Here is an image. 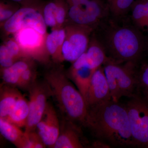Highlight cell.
<instances>
[{"label": "cell", "mask_w": 148, "mask_h": 148, "mask_svg": "<svg viewBox=\"0 0 148 148\" xmlns=\"http://www.w3.org/2000/svg\"><path fill=\"white\" fill-rule=\"evenodd\" d=\"M92 34L103 47L106 55L119 63L139 65L146 53V36L132 24L130 16L121 20L110 16Z\"/></svg>", "instance_id": "cell-1"}, {"label": "cell", "mask_w": 148, "mask_h": 148, "mask_svg": "<svg viewBox=\"0 0 148 148\" xmlns=\"http://www.w3.org/2000/svg\"><path fill=\"white\" fill-rule=\"evenodd\" d=\"M85 127L98 140L117 147H135L125 105L112 99L88 108Z\"/></svg>", "instance_id": "cell-2"}, {"label": "cell", "mask_w": 148, "mask_h": 148, "mask_svg": "<svg viewBox=\"0 0 148 148\" xmlns=\"http://www.w3.org/2000/svg\"><path fill=\"white\" fill-rule=\"evenodd\" d=\"M54 64L44 74L51 96L63 118L85 127L88 108L84 97L71 82L63 66L60 64Z\"/></svg>", "instance_id": "cell-3"}, {"label": "cell", "mask_w": 148, "mask_h": 148, "mask_svg": "<svg viewBox=\"0 0 148 148\" xmlns=\"http://www.w3.org/2000/svg\"><path fill=\"white\" fill-rule=\"evenodd\" d=\"M132 63H119L109 58L103 65L111 98L119 102L123 96L131 98L137 93V68Z\"/></svg>", "instance_id": "cell-4"}, {"label": "cell", "mask_w": 148, "mask_h": 148, "mask_svg": "<svg viewBox=\"0 0 148 148\" xmlns=\"http://www.w3.org/2000/svg\"><path fill=\"white\" fill-rule=\"evenodd\" d=\"M110 16L107 2L102 0H90L82 6H69L66 24L87 27L94 31Z\"/></svg>", "instance_id": "cell-5"}, {"label": "cell", "mask_w": 148, "mask_h": 148, "mask_svg": "<svg viewBox=\"0 0 148 148\" xmlns=\"http://www.w3.org/2000/svg\"><path fill=\"white\" fill-rule=\"evenodd\" d=\"M135 147L148 145V99L138 93L125 104Z\"/></svg>", "instance_id": "cell-6"}, {"label": "cell", "mask_w": 148, "mask_h": 148, "mask_svg": "<svg viewBox=\"0 0 148 148\" xmlns=\"http://www.w3.org/2000/svg\"><path fill=\"white\" fill-rule=\"evenodd\" d=\"M40 6L21 7L8 20L1 25L4 37L13 35L20 29L32 28L44 36H47V26Z\"/></svg>", "instance_id": "cell-7"}, {"label": "cell", "mask_w": 148, "mask_h": 148, "mask_svg": "<svg viewBox=\"0 0 148 148\" xmlns=\"http://www.w3.org/2000/svg\"><path fill=\"white\" fill-rule=\"evenodd\" d=\"M66 37L62 49L64 60L73 63L88 47L92 29L82 26L67 23L64 26Z\"/></svg>", "instance_id": "cell-8"}, {"label": "cell", "mask_w": 148, "mask_h": 148, "mask_svg": "<svg viewBox=\"0 0 148 148\" xmlns=\"http://www.w3.org/2000/svg\"><path fill=\"white\" fill-rule=\"evenodd\" d=\"M27 91L29 95V114L25 127L26 133L36 131L37 124L45 110L48 99L52 96L49 86L44 79L37 80Z\"/></svg>", "instance_id": "cell-9"}, {"label": "cell", "mask_w": 148, "mask_h": 148, "mask_svg": "<svg viewBox=\"0 0 148 148\" xmlns=\"http://www.w3.org/2000/svg\"><path fill=\"white\" fill-rule=\"evenodd\" d=\"M13 35L26 55L36 61L45 64L48 63L49 55L45 44L47 36L41 34L32 28H23Z\"/></svg>", "instance_id": "cell-10"}, {"label": "cell", "mask_w": 148, "mask_h": 148, "mask_svg": "<svg viewBox=\"0 0 148 148\" xmlns=\"http://www.w3.org/2000/svg\"><path fill=\"white\" fill-rule=\"evenodd\" d=\"M36 131L47 147L53 148L60 133V122L55 109L49 102Z\"/></svg>", "instance_id": "cell-11"}, {"label": "cell", "mask_w": 148, "mask_h": 148, "mask_svg": "<svg viewBox=\"0 0 148 148\" xmlns=\"http://www.w3.org/2000/svg\"><path fill=\"white\" fill-rule=\"evenodd\" d=\"M89 143L83 136L80 126L63 118L60 122L59 136L53 148H83Z\"/></svg>", "instance_id": "cell-12"}, {"label": "cell", "mask_w": 148, "mask_h": 148, "mask_svg": "<svg viewBox=\"0 0 148 148\" xmlns=\"http://www.w3.org/2000/svg\"><path fill=\"white\" fill-rule=\"evenodd\" d=\"M112 99L108 81L103 66L94 72L85 97L87 108Z\"/></svg>", "instance_id": "cell-13"}, {"label": "cell", "mask_w": 148, "mask_h": 148, "mask_svg": "<svg viewBox=\"0 0 148 148\" xmlns=\"http://www.w3.org/2000/svg\"><path fill=\"white\" fill-rule=\"evenodd\" d=\"M80 58L84 67L94 71L103 66L108 58L103 47L92 34L87 49Z\"/></svg>", "instance_id": "cell-14"}, {"label": "cell", "mask_w": 148, "mask_h": 148, "mask_svg": "<svg viewBox=\"0 0 148 148\" xmlns=\"http://www.w3.org/2000/svg\"><path fill=\"white\" fill-rule=\"evenodd\" d=\"M36 64V61L29 56L23 57L8 68L1 69L3 83L17 87L22 74L30 66Z\"/></svg>", "instance_id": "cell-15"}, {"label": "cell", "mask_w": 148, "mask_h": 148, "mask_svg": "<svg viewBox=\"0 0 148 148\" xmlns=\"http://www.w3.org/2000/svg\"><path fill=\"white\" fill-rule=\"evenodd\" d=\"M21 95L16 87L2 83L0 88V118L5 119Z\"/></svg>", "instance_id": "cell-16"}, {"label": "cell", "mask_w": 148, "mask_h": 148, "mask_svg": "<svg viewBox=\"0 0 148 148\" xmlns=\"http://www.w3.org/2000/svg\"><path fill=\"white\" fill-rule=\"evenodd\" d=\"M0 132L3 137L18 148H27L26 133L20 127L0 118Z\"/></svg>", "instance_id": "cell-17"}, {"label": "cell", "mask_w": 148, "mask_h": 148, "mask_svg": "<svg viewBox=\"0 0 148 148\" xmlns=\"http://www.w3.org/2000/svg\"><path fill=\"white\" fill-rule=\"evenodd\" d=\"M95 71L86 67H82L77 69L70 68L66 71L69 78L75 84L84 99L90 86L92 75Z\"/></svg>", "instance_id": "cell-18"}, {"label": "cell", "mask_w": 148, "mask_h": 148, "mask_svg": "<svg viewBox=\"0 0 148 148\" xmlns=\"http://www.w3.org/2000/svg\"><path fill=\"white\" fill-rule=\"evenodd\" d=\"M29 114V101L23 95H21L5 119L20 128L25 127Z\"/></svg>", "instance_id": "cell-19"}, {"label": "cell", "mask_w": 148, "mask_h": 148, "mask_svg": "<svg viewBox=\"0 0 148 148\" xmlns=\"http://www.w3.org/2000/svg\"><path fill=\"white\" fill-rule=\"evenodd\" d=\"M135 0H107L110 17L121 20L127 18Z\"/></svg>", "instance_id": "cell-20"}, {"label": "cell", "mask_w": 148, "mask_h": 148, "mask_svg": "<svg viewBox=\"0 0 148 148\" xmlns=\"http://www.w3.org/2000/svg\"><path fill=\"white\" fill-rule=\"evenodd\" d=\"M58 29L51 30L52 31L47 35L46 38V47L48 53L55 64H61L64 61L63 55L58 48L57 39Z\"/></svg>", "instance_id": "cell-21"}, {"label": "cell", "mask_w": 148, "mask_h": 148, "mask_svg": "<svg viewBox=\"0 0 148 148\" xmlns=\"http://www.w3.org/2000/svg\"><path fill=\"white\" fill-rule=\"evenodd\" d=\"M138 93L148 99V63L142 61L137 71Z\"/></svg>", "instance_id": "cell-22"}, {"label": "cell", "mask_w": 148, "mask_h": 148, "mask_svg": "<svg viewBox=\"0 0 148 148\" xmlns=\"http://www.w3.org/2000/svg\"><path fill=\"white\" fill-rule=\"evenodd\" d=\"M56 6L55 0H52L43 4L42 8V12L45 24L47 27H50L51 30L58 29L55 17Z\"/></svg>", "instance_id": "cell-23"}, {"label": "cell", "mask_w": 148, "mask_h": 148, "mask_svg": "<svg viewBox=\"0 0 148 148\" xmlns=\"http://www.w3.org/2000/svg\"><path fill=\"white\" fill-rule=\"evenodd\" d=\"M36 66L35 64L23 72L17 87L22 90H28L30 86L36 81Z\"/></svg>", "instance_id": "cell-24"}, {"label": "cell", "mask_w": 148, "mask_h": 148, "mask_svg": "<svg viewBox=\"0 0 148 148\" xmlns=\"http://www.w3.org/2000/svg\"><path fill=\"white\" fill-rule=\"evenodd\" d=\"M20 8L19 4L9 0L1 1L0 3V25L10 18Z\"/></svg>", "instance_id": "cell-25"}, {"label": "cell", "mask_w": 148, "mask_h": 148, "mask_svg": "<svg viewBox=\"0 0 148 148\" xmlns=\"http://www.w3.org/2000/svg\"><path fill=\"white\" fill-rule=\"evenodd\" d=\"M55 17L58 29L64 27L67 22L69 6L64 0H55Z\"/></svg>", "instance_id": "cell-26"}, {"label": "cell", "mask_w": 148, "mask_h": 148, "mask_svg": "<svg viewBox=\"0 0 148 148\" xmlns=\"http://www.w3.org/2000/svg\"><path fill=\"white\" fill-rule=\"evenodd\" d=\"M3 43L5 46L9 53L15 61H18L23 57L28 56L24 53L14 37H7L5 38V41Z\"/></svg>", "instance_id": "cell-27"}, {"label": "cell", "mask_w": 148, "mask_h": 148, "mask_svg": "<svg viewBox=\"0 0 148 148\" xmlns=\"http://www.w3.org/2000/svg\"><path fill=\"white\" fill-rule=\"evenodd\" d=\"M25 133L27 138V148L46 147L47 146H46L42 139L36 130L28 132V133L25 132Z\"/></svg>", "instance_id": "cell-28"}, {"label": "cell", "mask_w": 148, "mask_h": 148, "mask_svg": "<svg viewBox=\"0 0 148 148\" xmlns=\"http://www.w3.org/2000/svg\"><path fill=\"white\" fill-rule=\"evenodd\" d=\"M16 61L9 53L3 43L0 46V66L1 69L11 66Z\"/></svg>", "instance_id": "cell-29"}, {"label": "cell", "mask_w": 148, "mask_h": 148, "mask_svg": "<svg viewBox=\"0 0 148 148\" xmlns=\"http://www.w3.org/2000/svg\"><path fill=\"white\" fill-rule=\"evenodd\" d=\"M21 5L22 7L40 6L42 5L39 0H10Z\"/></svg>", "instance_id": "cell-30"}, {"label": "cell", "mask_w": 148, "mask_h": 148, "mask_svg": "<svg viewBox=\"0 0 148 148\" xmlns=\"http://www.w3.org/2000/svg\"><path fill=\"white\" fill-rule=\"evenodd\" d=\"M91 147L93 148H102L110 147V145L102 140H97L91 144Z\"/></svg>", "instance_id": "cell-31"}, {"label": "cell", "mask_w": 148, "mask_h": 148, "mask_svg": "<svg viewBox=\"0 0 148 148\" xmlns=\"http://www.w3.org/2000/svg\"><path fill=\"white\" fill-rule=\"evenodd\" d=\"M146 53L148 54V36H146Z\"/></svg>", "instance_id": "cell-32"}, {"label": "cell", "mask_w": 148, "mask_h": 148, "mask_svg": "<svg viewBox=\"0 0 148 148\" xmlns=\"http://www.w3.org/2000/svg\"><path fill=\"white\" fill-rule=\"evenodd\" d=\"M145 148H148V145H147V146H146V147Z\"/></svg>", "instance_id": "cell-33"}]
</instances>
